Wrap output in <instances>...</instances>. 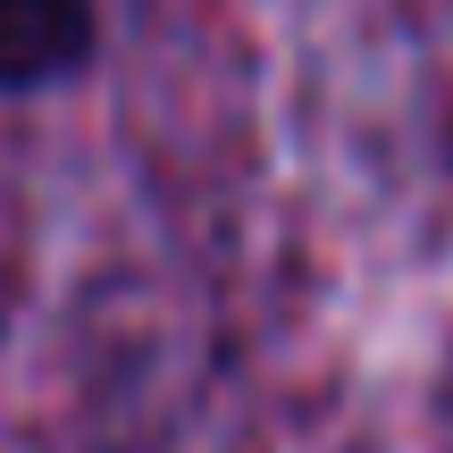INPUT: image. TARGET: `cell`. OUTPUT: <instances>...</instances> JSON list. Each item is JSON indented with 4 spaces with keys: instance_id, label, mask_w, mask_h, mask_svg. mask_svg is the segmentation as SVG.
Here are the masks:
<instances>
[{
    "instance_id": "obj_1",
    "label": "cell",
    "mask_w": 453,
    "mask_h": 453,
    "mask_svg": "<svg viewBox=\"0 0 453 453\" xmlns=\"http://www.w3.org/2000/svg\"><path fill=\"white\" fill-rule=\"evenodd\" d=\"M93 59V0H0V93L59 84Z\"/></svg>"
}]
</instances>
